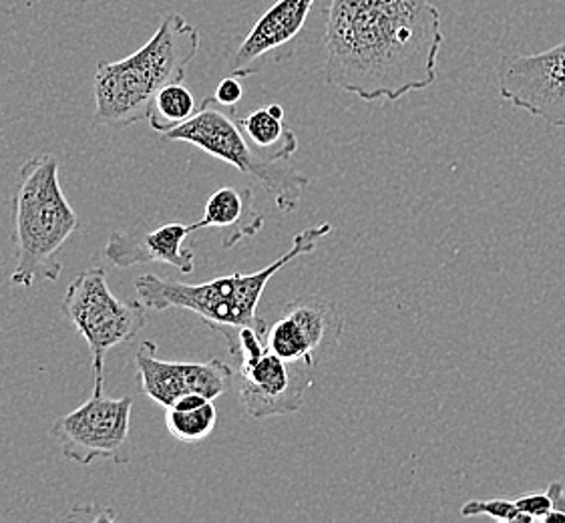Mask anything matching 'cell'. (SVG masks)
I'll use <instances>...</instances> for the list:
<instances>
[{
	"mask_svg": "<svg viewBox=\"0 0 565 523\" xmlns=\"http://www.w3.org/2000/svg\"><path fill=\"white\" fill-rule=\"evenodd\" d=\"M200 105L195 102L193 93L181 83H170L161 87L149 103L148 124L153 131L166 136L192 119Z\"/></svg>",
	"mask_w": 565,
	"mask_h": 523,
	"instance_id": "cell-17",
	"label": "cell"
},
{
	"mask_svg": "<svg viewBox=\"0 0 565 523\" xmlns=\"http://www.w3.org/2000/svg\"><path fill=\"white\" fill-rule=\"evenodd\" d=\"M58 171V161L49 153L26 161L19 171L12 194L14 285L29 288L36 280L57 282L63 273L58 254L79 232V216L68 204Z\"/></svg>",
	"mask_w": 565,
	"mask_h": 523,
	"instance_id": "cell-4",
	"label": "cell"
},
{
	"mask_svg": "<svg viewBox=\"0 0 565 523\" xmlns=\"http://www.w3.org/2000/svg\"><path fill=\"white\" fill-rule=\"evenodd\" d=\"M200 230H202L200 222L195 224L170 222L146 234L114 232L107 239L103 254L107 260L119 268L158 262V264H168L178 268L181 274H192L195 270V252L192 248H185V239Z\"/></svg>",
	"mask_w": 565,
	"mask_h": 523,
	"instance_id": "cell-12",
	"label": "cell"
},
{
	"mask_svg": "<svg viewBox=\"0 0 565 523\" xmlns=\"http://www.w3.org/2000/svg\"><path fill=\"white\" fill-rule=\"evenodd\" d=\"M242 129L252 146L270 161L292 160L298 151V137L295 131L284 126V119L274 117L268 107L256 109L248 117H244Z\"/></svg>",
	"mask_w": 565,
	"mask_h": 523,
	"instance_id": "cell-16",
	"label": "cell"
},
{
	"mask_svg": "<svg viewBox=\"0 0 565 523\" xmlns=\"http://www.w3.org/2000/svg\"><path fill=\"white\" fill-rule=\"evenodd\" d=\"M161 137L166 141L190 143L254 178L268 192L276 207L286 214L295 212L310 185V178L305 173L288 168L286 161H270L254 148L242 129L236 107L222 105L215 97L204 99L192 119Z\"/></svg>",
	"mask_w": 565,
	"mask_h": 523,
	"instance_id": "cell-5",
	"label": "cell"
},
{
	"mask_svg": "<svg viewBox=\"0 0 565 523\" xmlns=\"http://www.w3.org/2000/svg\"><path fill=\"white\" fill-rule=\"evenodd\" d=\"M463 517H476V515H489L493 520L503 523H533L530 515L520 512L515 501L509 500H473L467 501L461 508Z\"/></svg>",
	"mask_w": 565,
	"mask_h": 523,
	"instance_id": "cell-19",
	"label": "cell"
},
{
	"mask_svg": "<svg viewBox=\"0 0 565 523\" xmlns=\"http://www.w3.org/2000/svg\"><path fill=\"white\" fill-rule=\"evenodd\" d=\"M200 51V31L181 14H168L158 31L134 55L99 63L93 77V124L125 127L148 121L153 95L185 79V73Z\"/></svg>",
	"mask_w": 565,
	"mask_h": 523,
	"instance_id": "cell-3",
	"label": "cell"
},
{
	"mask_svg": "<svg viewBox=\"0 0 565 523\" xmlns=\"http://www.w3.org/2000/svg\"><path fill=\"white\" fill-rule=\"evenodd\" d=\"M146 308L141 300H119L103 268H89L73 278L63 296V312L89 346L93 376L105 375V356L111 349L134 341L148 327Z\"/></svg>",
	"mask_w": 565,
	"mask_h": 523,
	"instance_id": "cell-6",
	"label": "cell"
},
{
	"mask_svg": "<svg viewBox=\"0 0 565 523\" xmlns=\"http://www.w3.org/2000/svg\"><path fill=\"white\" fill-rule=\"evenodd\" d=\"M139 388L161 407H171L188 395L215 401L236 383L232 366L212 359L205 363H175L158 356L156 342L146 341L136 354Z\"/></svg>",
	"mask_w": 565,
	"mask_h": 523,
	"instance_id": "cell-10",
	"label": "cell"
},
{
	"mask_svg": "<svg viewBox=\"0 0 565 523\" xmlns=\"http://www.w3.org/2000/svg\"><path fill=\"white\" fill-rule=\"evenodd\" d=\"M215 99L222 103V105H230V107H236L242 97H244V85L236 75H230L226 79L220 81L217 89H215Z\"/></svg>",
	"mask_w": 565,
	"mask_h": 523,
	"instance_id": "cell-21",
	"label": "cell"
},
{
	"mask_svg": "<svg viewBox=\"0 0 565 523\" xmlns=\"http://www.w3.org/2000/svg\"><path fill=\"white\" fill-rule=\"evenodd\" d=\"M95 387L87 403L51 425L63 456L79 466L97 459L127 463V444L134 398L105 397V375L93 376Z\"/></svg>",
	"mask_w": 565,
	"mask_h": 523,
	"instance_id": "cell-8",
	"label": "cell"
},
{
	"mask_svg": "<svg viewBox=\"0 0 565 523\" xmlns=\"http://www.w3.org/2000/svg\"><path fill=\"white\" fill-rule=\"evenodd\" d=\"M317 0H278L252 26L230 58V73L252 77L268 63L290 55V46L305 31Z\"/></svg>",
	"mask_w": 565,
	"mask_h": 523,
	"instance_id": "cell-11",
	"label": "cell"
},
{
	"mask_svg": "<svg viewBox=\"0 0 565 523\" xmlns=\"http://www.w3.org/2000/svg\"><path fill=\"white\" fill-rule=\"evenodd\" d=\"M268 111H270L274 117H278V119H284V107L282 105H278V103H271L268 105Z\"/></svg>",
	"mask_w": 565,
	"mask_h": 523,
	"instance_id": "cell-22",
	"label": "cell"
},
{
	"mask_svg": "<svg viewBox=\"0 0 565 523\" xmlns=\"http://www.w3.org/2000/svg\"><path fill=\"white\" fill-rule=\"evenodd\" d=\"M296 324L302 329L306 339L310 342V351L315 363L334 351L339 344L344 319L337 310V305L324 296L305 295L288 302L282 310Z\"/></svg>",
	"mask_w": 565,
	"mask_h": 523,
	"instance_id": "cell-14",
	"label": "cell"
},
{
	"mask_svg": "<svg viewBox=\"0 0 565 523\" xmlns=\"http://www.w3.org/2000/svg\"><path fill=\"white\" fill-rule=\"evenodd\" d=\"M234 356H239L236 376L242 407L252 419H268L296 413L312 387V369L302 361H284L266 346V334L242 329Z\"/></svg>",
	"mask_w": 565,
	"mask_h": 523,
	"instance_id": "cell-7",
	"label": "cell"
},
{
	"mask_svg": "<svg viewBox=\"0 0 565 523\" xmlns=\"http://www.w3.org/2000/svg\"><path fill=\"white\" fill-rule=\"evenodd\" d=\"M200 226L222 230V246L232 250L242 239L252 238L264 228V217L254 207V192L249 188L224 185L207 198Z\"/></svg>",
	"mask_w": 565,
	"mask_h": 523,
	"instance_id": "cell-13",
	"label": "cell"
},
{
	"mask_svg": "<svg viewBox=\"0 0 565 523\" xmlns=\"http://www.w3.org/2000/svg\"><path fill=\"white\" fill-rule=\"evenodd\" d=\"M332 232L330 224H320L295 234L292 248L258 273L227 274L204 285H185L156 274H143L136 280L139 300L151 310H183L198 314L205 327L220 332L234 353L239 330L256 329L266 334L268 324L258 317V305L266 286L290 262L317 250L318 244Z\"/></svg>",
	"mask_w": 565,
	"mask_h": 523,
	"instance_id": "cell-2",
	"label": "cell"
},
{
	"mask_svg": "<svg viewBox=\"0 0 565 523\" xmlns=\"http://www.w3.org/2000/svg\"><path fill=\"white\" fill-rule=\"evenodd\" d=\"M266 346L268 351L278 354L284 361H302L310 366H317L310 351V342L295 319L284 314L266 330Z\"/></svg>",
	"mask_w": 565,
	"mask_h": 523,
	"instance_id": "cell-18",
	"label": "cell"
},
{
	"mask_svg": "<svg viewBox=\"0 0 565 523\" xmlns=\"http://www.w3.org/2000/svg\"><path fill=\"white\" fill-rule=\"evenodd\" d=\"M499 93L547 126L565 127V41L537 55L503 58Z\"/></svg>",
	"mask_w": 565,
	"mask_h": 523,
	"instance_id": "cell-9",
	"label": "cell"
},
{
	"mask_svg": "<svg viewBox=\"0 0 565 523\" xmlns=\"http://www.w3.org/2000/svg\"><path fill=\"white\" fill-rule=\"evenodd\" d=\"M515 505L520 508V512L530 515L533 522H543L545 515L554 510V500H552L550 490L535 491V493L515 500Z\"/></svg>",
	"mask_w": 565,
	"mask_h": 523,
	"instance_id": "cell-20",
	"label": "cell"
},
{
	"mask_svg": "<svg viewBox=\"0 0 565 523\" xmlns=\"http://www.w3.org/2000/svg\"><path fill=\"white\" fill-rule=\"evenodd\" d=\"M443 39L430 0H330L324 77L362 102H398L437 81Z\"/></svg>",
	"mask_w": 565,
	"mask_h": 523,
	"instance_id": "cell-1",
	"label": "cell"
},
{
	"mask_svg": "<svg viewBox=\"0 0 565 523\" xmlns=\"http://www.w3.org/2000/svg\"><path fill=\"white\" fill-rule=\"evenodd\" d=\"M217 410L204 395H188L166 410V427L181 444H200L215 429Z\"/></svg>",
	"mask_w": 565,
	"mask_h": 523,
	"instance_id": "cell-15",
	"label": "cell"
}]
</instances>
